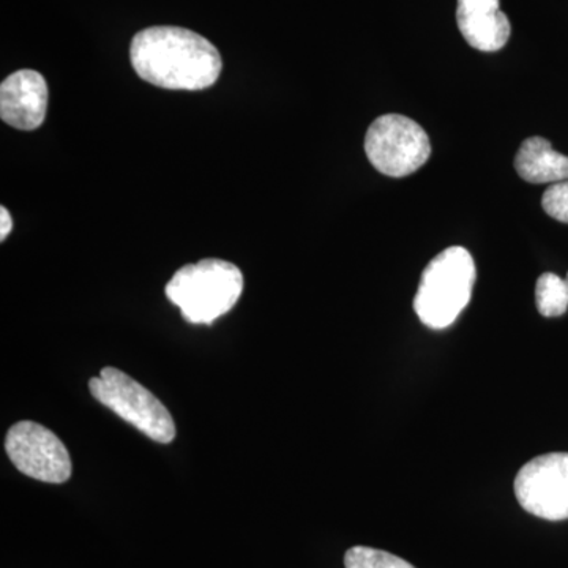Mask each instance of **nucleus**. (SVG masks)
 I'll use <instances>...</instances> for the list:
<instances>
[{"label":"nucleus","instance_id":"nucleus-1","mask_svg":"<svg viewBox=\"0 0 568 568\" xmlns=\"http://www.w3.org/2000/svg\"><path fill=\"white\" fill-rule=\"evenodd\" d=\"M130 59L138 77L170 91H203L223 70L219 50L200 33L155 26L133 37Z\"/></svg>","mask_w":568,"mask_h":568},{"label":"nucleus","instance_id":"nucleus-2","mask_svg":"<svg viewBox=\"0 0 568 568\" xmlns=\"http://www.w3.org/2000/svg\"><path fill=\"white\" fill-rule=\"evenodd\" d=\"M244 291L237 265L222 260H203L175 272L166 286L171 304L179 306L190 324H212L234 308Z\"/></svg>","mask_w":568,"mask_h":568},{"label":"nucleus","instance_id":"nucleus-3","mask_svg":"<svg viewBox=\"0 0 568 568\" xmlns=\"http://www.w3.org/2000/svg\"><path fill=\"white\" fill-rule=\"evenodd\" d=\"M477 268L463 246H450L437 254L422 274L414 310L426 327H450L473 297Z\"/></svg>","mask_w":568,"mask_h":568},{"label":"nucleus","instance_id":"nucleus-4","mask_svg":"<svg viewBox=\"0 0 568 568\" xmlns=\"http://www.w3.org/2000/svg\"><path fill=\"white\" fill-rule=\"evenodd\" d=\"M89 388L97 402L155 443H173L175 424L170 410L151 390L126 373L114 366H104L99 376L89 381Z\"/></svg>","mask_w":568,"mask_h":568},{"label":"nucleus","instance_id":"nucleus-5","mask_svg":"<svg viewBox=\"0 0 568 568\" xmlns=\"http://www.w3.org/2000/svg\"><path fill=\"white\" fill-rule=\"evenodd\" d=\"M365 152L369 163L388 178H406L420 170L429 155L428 134L413 119L402 114H386L369 125L365 136Z\"/></svg>","mask_w":568,"mask_h":568},{"label":"nucleus","instance_id":"nucleus-6","mask_svg":"<svg viewBox=\"0 0 568 568\" xmlns=\"http://www.w3.org/2000/svg\"><path fill=\"white\" fill-rule=\"evenodd\" d=\"M6 450L20 473L44 484H65L73 473L69 450L62 440L36 422L24 420L11 426L6 437Z\"/></svg>","mask_w":568,"mask_h":568},{"label":"nucleus","instance_id":"nucleus-7","mask_svg":"<svg viewBox=\"0 0 568 568\" xmlns=\"http://www.w3.org/2000/svg\"><path fill=\"white\" fill-rule=\"evenodd\" d=\"M519 506L548 521L568 519V454H547L530 459L515 478Z\"/></svg>","mask_w":568,"mask_h":568},{"label":"nucleus","instance_id":"nucleus-8","mask_svg":"<svg viewBox=\"0 0 568 568\" xmlns=\"http://www.w3.org/2000/svg\"><path fill=\"white\" fill-rule=\"evenodd\" d=\"M48 84L39 71L20 70L0 85V118L13 129H39L47 118Z\"/></svg>","mask_w":568,"mask_h":568},{"label":"nucleus","instance_id":"nucleus-9","mask_svg":"<svg viewBox=\"0 0 568 568\" xmlns=\"http://www.w3.org/2000/svg\"><path fill=\"white\" fill-rule=\"evenodd\" d=\"M457 22L474 50L499 51L510 39V21L500 11V0H458Z\"/></svg>","mask_w":568,"mask_h":568},{"label":"nucleus","instance_id":"nucleus-10","mask_svg":"<svg viewBox=\"0 0 568 568\" xmlns=\"http://www.w3.org/2000/svg\"><path fill=\"white\" fill-rule=\"evenodd\" d=\"M515 170L523 181L529 183L568 181V156L556 152L545 138L532 136L519 148Z\"/></svg>","mask_w":568,"mask_h":568},{"label":"nucleus","instance_id":"nucleus-11","mask_svg":"<svg viewBox=\"0 0 568 568\" xmlns=\"http://www.w3.org/2000/svg\"><path fill=\"white\" fill-rule=\"evenodd\" d=\"M537 310L541 316L559 317L568 310V274L560 278L556 274L538 276L536 286Z\"/></svg>","mask_w":568,"mask_h":568},{"label":"nucleus","instance_id":"nucleus-12","mask_svg":"<svg viewBox=\"0 0 568 568\" xmlns=\"http://www.w3.org/2000/svg\"><path fill=\"white\" fill-rule=\"evenodd\" d=\"M346 568H416L398 556L387 551L368 547H354L347 549L345 556Z\"/></svg>","mask_w":568,"mask_h":568},{"label":"nucleus","instance_id":"nucleus-13","mask_svg":"<svg viewBox=\"0 0 568 568\" xmlns=\"http://www.w3.org/2000/svg\"><path fill=\"white\" fill-rule=\"evenodd\" d=\"M541 207L551 219L568 224V181L552 183L541 197Z\"/></svg>","mask_w":568,"mask_h":568},{"label":"nucleus","instance_id":"nucleus-14","mask_svg":"<svg viewBox=\"0 0 568 568\" xmlns=\"http://www.w3.org/2000/svg\"><path fill=\"white\" fill-rule=\"evenodd\" d=\"M11 227H13V222H11L10 212L6 207H0V241H6Z\"/></svg>","mask_w":568,"mask_h":568}]
</instances>
